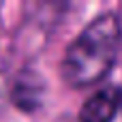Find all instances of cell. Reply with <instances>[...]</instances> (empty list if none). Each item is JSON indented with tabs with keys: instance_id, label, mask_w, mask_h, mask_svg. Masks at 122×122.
<instances>
[{
	"instance_id": "cell-1",
	"label": "cell",
	"mask_w": 122,
	"mask_h": 122,
	"mask_svg": "<svg viewBox=\"0 0 122 122\" xmlns=\"http://www.w3.org/2000/svg\"><path fill=\"white\" fill-rule=\"evenodd\" d=\"M122 47V24L116 13H101L66 45L60 75L71 88L99 84L116 64Z\"/></svg>"
},
{
	"instance_id": "cell-2",
	"label": "cell",
	"mask_w": 122,
	"mask_h": 122,
	"mask_svg": "<svg viewBox=\"0 0 122 122\" xmlns=\"http://www.w3.org/2000/svg\"><path fill=\"white\" fill-rule=\"evenodd\" d=\"M122 105V90L105 86L94 90L79 109V122H112Z\"/></svg>"
},
{
	"instance_id": "cell-3",
	"label": "cell",
	"mask_w": 122,
	"mask_h": 122,
	"mask_svg": "<svg viewBox=\"0 0 122 122\" xmlns=\"http://www.w3.org/2000/svg\"><path fill=\"white\" fill-rule=\"evenodd\" d=\"M43 92H45V86H43V79L34 73V71H24L15 84H13V90H11V97H13V103L24 109V112H32L41 105L43 101Z\"/></svg>"
}]
</instances>
